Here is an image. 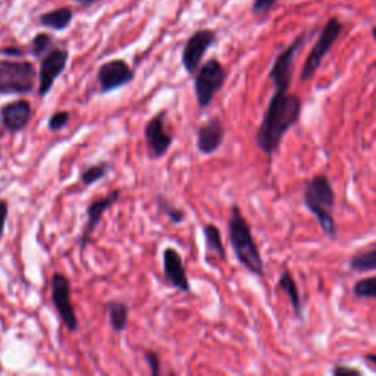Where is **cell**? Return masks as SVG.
<instances>
[{"instance_id": "cell-1", "label": "cell", "mask_w": 376, "mask_h": 376, "mask_svg": "<svg viewBox=\"0 0 376 376\" xmlns=\"http://www.w3.org/2000/svg\"><path fill=\"white\" fill-rule=\"evenodd\" d=\"M300 115H302V99L297 94L275 90L256 133L257 146L272 159L274 153L281 147L287 131L298 122Z\"/></svg>"}, {"instance_id": "cell-2", "label": "cell", "mask_w": 376, "mask_h": 376, "mask_svg": "<svg viewBox=\"0 0 376 376\" xmlns=\"http://www.w3.org/2000/svg\"><path fill=\"white\" fill-rule=\"evenodd\" d=\"M228 232L231 247L237 256L239 262L247 271L256 276L265 275V263L253 239L252 228L245 221L237 205L231 208V217L228 221Z\"/></svg>"}, {"instance_id": "cell-3", "label": "cell", "mask_w": 376, "mask_h": 376, "mask_svg": "<svg viewBox=\"0 0 376 376\" xmlns=\"http://www.w3.org/2000/svg\"><path fill=\"white\" fill-rule=\"evenodd\" d=\"M305 203L307 209L315 214L318 223L329 237L337 234V225L334 219L335 192L331 181L325 175H316L305 190Z\"/></svg>"}, {"instance_id": "cell-4", "label": "cell", "mask_w": 376, "mask_h": 376, "mask_svg": "<svg viewBox=\"0 0 376 376\" xmlns=\"http://www.w3.org/2000/svg\"><path fill=\"white\" fill-rule=\"evenodd\" d=\"M36 75L34 65L27 60H0V96L31 93Z\"/></svg>"}, {"instance_id": "cell-5", "label": "cell", "mask_w": 376, "mask_h": 376, "mask_svg": "<svg viewBox=\"0 0 376 376\" xmlns=\"http://www.w3.org/2000/svg\"><path fill=\"white\" fill-rule=\"evenodd\" d=\"M225 80H227V72H225L222 63L218 59H209L197 71L195 80V93L201 111L208 109L210 106L214 96L223 87Z\"/></svg>"}, {"instance_id": "cell-6", "label": "cell", "mask_w": 376, "mask_h": 376, "mask_svg": "<svg viewBox=\"0 0 376 376\" xmlns=\"http://www.w3.org/2000/svg\"><path fill=\"white\" fill-rule=\"evenodd\" d=\"M341 31H342V24L340 23V19L335 16L329 18L324 30L320 31V36H319L318 41L315 43V46L311 47L310 53L305 60L302 74H300V81L306 82L311 77H313L318 68L320 67L322 60L325 59V56L328 55L332 46L335 45V41L338 40Z\"/></svg>"}, {"instance_id": "cell-7", "label": "cell", "mask_w": 376, "mask_h": 376, "mask_svg": "<svg viewBox=\"0 0 376 376\" xmlns=\"http://www.w3.org/2000/svg\"><path fill=\"white\" fill-rule=\"evenodd\" d=\"M52 303L62 320V324L69 332L78 329V319L71 300V281L67 275L55 272L50 281Z\"/></svg>"}, {"instance_id": "cell-8", "label": "cell", "mask_w": 376, "mask_h": 376, "mask_svg": "<svg viewBox=\"0 0 376 376\" xmlns=\"http://www.w3.org/2000/svg\"><path fill=\"white\" fill-rule=\"evenodd\" d=\"M306 33L300 34L294 41L289 45L287 49H284L279 55L276 56L274 65L269 71V78L272 80L275 90L288 91L289 85L293 81L294 75V62L298 55L300 49H302L303 43L306 41Z\"/></svg>"}, {"instance_id": "cell-9", "label": "cell", "mask_w": 376, "mask_h": 376, "mask_svg": "<svg viewBox=\"0 0 376 376\" xmlns=\"http://www.w3.org/2000/svg\"><path fill=\"white\" fill-rule=\"evenodd\" d=\"M69 53L63 49H52L45 58H41L38 74V98H46L53 89V84L60 77L68 65Z\"/></svg>"}, {"instance_id": "cell-10", "label": "cell", "mask_w": 376, "mask_h": 376, "mask_svg": "<svg viewBox=\"0 0 376 376\" xmlns=\"http://www.w3.org/2000/svg\"><path fill=\"white\" fill-rule=\"evenodd\" d=\"M214 41H217V33L212 30H199L187 40L181 59L187 74L195 75L199 71L203 56L214 45Z\"/></svg>"}, {"instance_id": "cell-11", "label": "cell", "mask_w": 376, "mask_h": 376, "mask_svg": "<svg viewBox=\"0 0 376 376\" xmlns=\"http://www.w3.org/2000/svg\"><path fill=\"white\" fill-rule=\"evenodd\" d=\"M166 111L157 112L144 126V138L152 157H164L174 142V135L166 131Z\"/></svg>"}, {"instance_id": "cell-12", "label": "cell", "mask_w": 376, "mask_h": 376, "mask_svg": "<svg viewBox=\"0 0 376 376\" xmlns=\"http://www.w3.org/2000/svg\"><path fill=\"white\" fill-rule=\"evenodd\" d=\"M134 78V71L122 59L106 62L98 71V82L103 94H107L124 87V85H128L133 82Z\"/></svg>"}, {"instance_id": "cell-13", "label": "cell", "mask_w": 376, "mask_h": 376, "mask_svg": "<svg viewBox=\"0 0 376 376\" xmlns=\"http://www.w3.org/2000/svg\"><path fill=\"white\" fill-rule=\"evenodd\" d=\"M120 197H121V190H113L109 192V195L96 199L90 203L89 208H87V222H85L84 230H82V232L80 235V240H78L81 253H84V250L87 249V245L91 239V234L96 228H98V225L100 223L104 212L109 208H112V205H115V203L120 200Z\"/></svg>"}, {"instance_id": "cell-14", "label": "cell", "mask_w": 376, "mask_h": 376, "mask_svg": "<svg viewBox=\"0 0 376 376\" xmlns=\"http://www.w3.org/2000/svg\"><path fill=\"white\" fill-rule=\"evenodd\" d=\"M31 116H33V107L30 102L23 99L9 102L0 109V122L10 134L24 131L31 122Z\"/></svg>"}, {"instance_id": "cell-15", "label": "cell", "mask_w": 376, "mask_h": 376, "mask_svg": "<svg viewBox=\"0 0 376 376\" xmlns=\"http://www.w3.org/2000/svg\"><path fill=\"white\" fill-rule=\"evenodd\" d=\"M164 274L166 281L174 288L179 289L182 293L191 291V284L184 263H182V257L172 247H166L164 250Z\"/></svg>"}, {"instance_id": "cell-16", "label": "cell", "mask_w": 376, "mask_h": 376, "mask_svg": "<svg viewBox=\"0 0 376 376\" xmlns=\"http://www.w3.org/2000/svg\"><path fill=\"white\" fill-rule=\"evenodd\" d=\"M225 126L219 118H212L197 131V148L203 155H213L223 143Z\"/></svg>"}, {"instance_id": "cell-17", "label": "cell", "mask_w": 376, "mask_h": 376, "mask_svg": "<svg viewBox=\"0 0 376 376\" xmlns=\"http://www.w3.org/2000/svg\"><path fill=\"white\" fill-rule=\"evenodd\" d=\"M109 324L116 334H122L128 327V320H130V307L124 302H109L104 307Z\"/></svg>"}, {"instance_id": "cell-18", "label": "cell", "mask_w": 376, "mask_h": 376, "mask_svg": "<svg viewBox=\"0 0 376 376\" xmlns=\"http://www.w3.org/2000/svg\"><path fill=\"white\" fill-rule=\"evenodd\" d=\"M72 16V10L69 8H59L55 10H50L47 14H43L40 16V24L43 27L62 31L69 27Z\"/></svg>"}, {"instance_id": "cell-19", "label": "cell", "mask_w": 376, "mask_h": 376, "mask_svg": "<svg viewBox=\"0 0 376 376\" xmlns=\"http://www.w3.org/2000/svg\"><path fill=\"white\" fill-rule=\"evenodd\" d=\"M278 287L283 289V291L287 293L289 302H291V306L294 309V311L297 313V318L302 319L303 316V310H302V298H300V293H298V287L294 281L293 275L289 272H284L281 274L278 279Z\"/></svg>"}, {"instance_id": "cell-20", "label": "cell", "mask_w": 376, "mask_h": 376, "mask_svg": "<svg viewBox=\"0 0 376 376\" xmlns=\"http://www.w3.org/2000/svg\"><path fill=\"white\" fill-rule=\"evenodd\" d=\"M203 235H205V241L206 247L209 252H213L217 256H219L221 259H225L227 257V252H225L223 241H222V235L219 228L213 223H205L203 225Z\"/></svg>"}, {"instance_id": "cell-21", "label": "cell", "mask_w": 376, "mask_h": 376, "mask_svg": "<svg viewBox=\"0 0 376 376\" xmlns=\"http://www.w3.org/2000/svg\"><path fill=\"white\" fill-rule=\"evenodd\" d=\"M113 169V165L111 162H100V164H94L91 166H87L80 175L81 184L85 187H90L96 182H99L104 179L107 175L111 174V170Z\"/></svg>"}, {"instance_id": "cell-22", "label": "cell", "mask_w": 376, "mask_h": 376, "mask_svg": "<svg viewBox=\"0 0 376 376\" xmlns=\"http://www.w3.org/2000/svg\"><path fill=\"white\" fill-rule=\"evenodd\" d=\"M350 267L356 272L376 271V247L368 252H362L351 257Z\"/></svg>"}, {"instance_id": "cell-23", "label": "cell", "mask_w": 376, "mask_h": 376, "mask_svg": "<svg viewBox=\"0 0 376 376\" xmlns=\"http://www.w3.org/2000/svg\"><path fill=\"white\" fill-rule=\"evenodd\" d=\"M52 49H53V40L46 33L37 34L34 37L33 43H31V55L40 60H41V58H45Z\"/></svg>"}, {"instance_id": "cell-24", "label": "cell", "mask_w": 376, "mask_h": 376, "mask_svg": "<svg viewBox=\"0 0 376 376\" xmlns=\"http://www.w3.org/2000/svg\"><path fill=\"white\" fill-rule=\"evenodd\" d=\"M157 208H159L160 212L166 214L168 219H169L170 222L181 223L182 221L186 219V213H184V210L179 209V208H175V206L172 205V203H169L168 199L164 197V196H159V197H157Z\"/></svg>"}, {"instance_id": "cell-25", "label": "cell", "mask_w": 376, "mask_h": 376, "mask_svg": "<svg viewBox=\"0 0 376 376\" xmlns=\"http://www.w3.org/2000/svg\"><path fill=\"white\" fill-rule=\"evenodd\" d=\"M354 294L359 298H376V275L357 281L354 285Z\"/></svg>"}, {"instance_id": "cell-26", "label": "cell", "mask_w": 376, "mask_h": 376, "mask_svg": "<svg viewBox=\"0 0 376 376\" xmlns=\"http://www.w3.org/2000/svg\"><path fill=\"white\" fill-rule=\"evenodd\" d=\"M68 122H69V112L59 111L49 118L47 128L52 133H56V131H60L62 128H65L68 125Z\"/></svg>"}, {"instance_id": "cell-27", "label": "cell", "mask_w": 376, "mask_h": 376, "mask_svg": "<svg viewBox=\"0 0 376 376\" xmlns=\"http://www.w3.org/2000/svg\"><path fill=\"white\" fill-rule=\"evenodd\" d=\"M144 359L148 364L150 368V373H152L153 376H157L160 375V359H159V354L148 350V351H144Z\"/></svg>"}, {"instance_id": "cell-28", "label": "cell", "mask_w": 376, "mask_h": 376, "mask_svg": "<svg viewBox=\"0 0 376 376\" xmlns=\"http://www.w3.org/2000/svg\"><path fill=\"white\" fill-rule=\"evenodd\" d=\"M278 0H254L253 3V14L256 16L267 14Z\"/></svg>"}, {"instance_id": "cell-29", "label": "cell", "mask_w": 376, "mask_h": 376, "mask_svg": "<svg viewBox=\"0 0 376 376\" xmlns=\"http://www.w3.org/2000/svg\"><path fill=\"white\" fill-rule=\"evenodd\" d=\"M8 217H9V203L5 199H0V239H2L5 234Z\"/></svg>"}, {"instance_id": "cell-30", "label": "cell", "mask_w": 376, "mask_h": 376, "mask_svg": "<svg viewBox=\"0 0 376 376\" xmlns=\"http://www.w3.org/2000/svg\"><path fill=\"white\" fill-rule=\"evenodd\" d=\"M332 375L335 376H344V375H360V371L354 368H346L342 364H337V366L332 369Z\"/></svg>"}, {"instance_id": "cell-31", "label": "cell", "mask_w": 376, "mask_h": 376, "mask_svg": "<svg viewBox=\"0 0 376 376\" xmlns=\"http://www.w3.org/2000/svg\"><path fill=\"white\" fill-rule=\"evenodd\" d=\"M0 55H6V56H24L25 52L19 47H6V49H0Z\"/></svg>"}, {"instance_id": "cell-32", "label": "cell", "mask_w": 376, "mask_h": 376, "mask_svg": "<svg viewBox=\"0 0 376 376\" xmlns=\"http://www.w3.org/2000/svg\"><path fill=\"white\" fill-rule=\"evenodd\" d=\"M74 2L80 5H93L96 2H99V0H74Z\"/></svg>"}, {"instance_id": "cell-33", "label": "cell", "mask_w": 376, "mask_h": 376, "mask_svg": "<svg viewBox=\"0 0 376 376\" xmlns=\"http://www.w3.org/2000/svg\"><path fill=\"white\" fill-rule=\"evenodd\" d=\"M364 359H366L368 362H371L373 364V366L376 368V354H368V356L364 357Z\"/></svg>"}, {"instance_id": "cell-34", "label": "cell", "mask_w": 376, "mask_h": 376, "mask_svg": "<svg viewBox=\"0 0 376 376\" xmlns=\"http://www.w3.org/2000/svg\"><path fill=\"white\" fill-rule=\"evenodd\" d=\"M372 36H373V40H375V43H376V27L372 28Z\"/></svg>"}, {"instance_id": "cell-35", "label": "cell", "mask_w": 376, "mask_h": 376, "mask_svg": "<svg viewBox=\"0 0 376 376\" xmlns=\"http://www.w3.org/2000/svg\"><path fill=\"white\" fill-rule=\"evenodd\" d=\"M0 157H2V152H0Z\"/></svg>"}]
</instances>
